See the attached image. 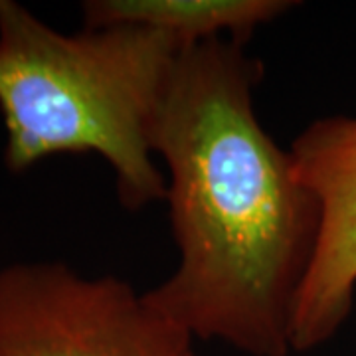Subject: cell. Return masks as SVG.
Returning <instances> with one entry per match:
<instances>
[{"label": "cell", "instance_id": "obj_1", "mask_svg": "<svg viewBox=\"0 0 356 356\" xmlns=\"http://www.w3.org/2000/svg\"><path fill=\"white\" fill-rule=\"evenodd\" d=\"M261 65L243 44L182 51L154 125L177 269L145 291L194 341L291 356V321L318 234V206L259 123Z\"/></svg>", "mask_w": 356, "mask_h": 356}, {"label": "cell", "instance_id": "obj_2", "mask_svg": "<svg viewBox=\"0 0 356 356\" xmlns=\"http://www.w3.org/2000/svg\"><path fill=\"white\" fill-rule=\"evenodd\" d=\"M186 46L151 28L62 34L16 0H0L4 163L22 172L54 154H99L131 210L166 200L154 125Z\"/></svg>", "mask_w": 356, "mask_h": 356}, {"label": "cell", "instance_id": "obj_3", "mask_svg": "<svg viewBox=\"0 0 356 356\" xmlns=\"http://www.w3.org/2000/svg\"><path fill=\"white\" fill-rule=\"evenodd\" d=\"M0 356H200L186 331L115 275L64 261L0 267Z\"/></svg>", "mask_w": 356, "mask_h": 356}, {"label": "cell", "instance_id": "obj_4", "mask_svg": "<svg viewBox=\"0 0 356 356\" xmlns=\"http://www.w3.org/2000/svg\"><path fill=\"white\" fill-rule=\"evenodd\" d=\"M318 206L313 257L293 309V353L329 343L350 317L356 295V117L313 121L289 149Z\"/></svg>", "mask_w": 356, "mask_h": 356}, {"label": "cell", "instance_id": "obj_5", "mask_svg": "<svg viewBox=\"0 0 356 356\" xmlns=\"http://www.w3.org/2000/svg\"><path fill=\"white\" fill-rule=\"evenodd\" d=\"M293 6L289 0H88L81 13L83 28H151L192 48L212 40L243 44Z\"/></svg>", "mask_w": 356, "mask_h": 356}]
</instances>
